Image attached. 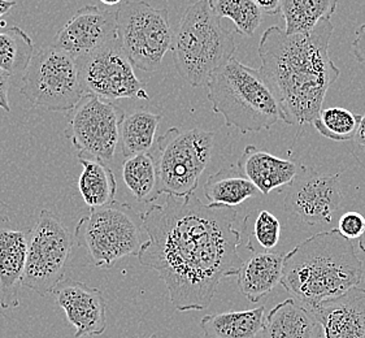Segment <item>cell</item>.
I'll return each mask as SVG.
<instances>
[{"mask_svg":"<svg viewBox=\"0 0 365 338\" xmlns=\"http://www.w3.org/2000/svg\"><path fill=\"white\" fill-rule=\"evenodd\" d=\"M237 215L233 207L205 205L195 195H167L142 213L147 241L139 263L159 273L177 311L208 309L220 282L238 276L243 260Z\"/></svg>","mask_w":365,"mask_h":338,"instance_id":"6da1fadb","label":"cell"},{"mask_svg":"<svg viewBox=\"0 0 365 338\" xmlns=\"http://www.w3.org/2000/svg\"><path fill=\"white\" fill-rule=\"evenodd\" d=\"M361 116L342 107H330L322 111L312 126L322 137L344 142L354 140L358 132Z\"/></svg>","mask_w":365,"mask_h":338,"instance_id":"f1b7e54d","label":"cell"},{"mask_svg":"<svg viewBox=\"0 0 365 338\" xmlns=\"http://www.w3.org/2000/svg\"><path fill=\"white\" fill-rule=\"evenodd\" d=\"M124 111L112 102L86 94L71 111L66 137L78 155L110 162L121 138Z\"/></svg>","mask_w":365,"mask_h":338,"instance_id":"8fae6325","label":"cell"},{"mask_svg":"<svg viewBox=\"0 0 365 338\" xmlns=\"http://www.w3.org/2000/svg\"><path fill=\"white\" fill-rule=\"evenodd\" d=\"M334 0H282L281 14L285 19L287 36H307L336 8Z\"/></svg>","mask_w":365,"mask_h":338,"instance_id":"cb8c5ba5","label":"cell"},{"mask_svg":"<svg viewBox=\"0 0 365 338\" xmlns=\"http://www.w3.org/2000/svg\"><path fill=\"white\" fill-rule=\"evenodd\" d=\"M9 77L6 72L0 69V108L11 112V104L8 99V91H9Z\"/></svg>","mask_w":365,"mask_h":338,"instance_id":"d6a6232c","label":"cell"},{"mask_svg":"<svg viewBox=\"0 0 365 338\" xmlns=\"http://www.w3.org/2000/svg\"><path fill=\"white\" fill-rule=\"evenodd\" d=\"M235 30L222 26L208 0L185 9L173 38L177 72L192 88H202L212 74L234 58Z\"/></svg>","mask_w":365,"mask_h":338,"instance_id":"5b68a950","label":"cell"},{"mask_svg":"<svg viewBox=\"0 0 365 338\" xmlns=\"http://www.w3.org/2000/svg\"><path fill=\"white\" fill-rule=\"evenodd\" d=\"M117 8H81L60 29L53 46L77 59L116 43Z\"/></svg>","mask_w":365,"mask_h":338,"instance_id":"5bb4252c","label":"cell"},{"mask_svg":"<svg viewBox=\"0 0 365 338\" xmlns=\"http://www.w3.org/2000/svg\"><path fill=\"white\" fill-rule=\"evenodd\" d=\"M352 53L359 63L365 64V24H363L355 34L352 42Z\"/></svg>","mask_w":365,"mask_h":338,"instance_id":"1f68e13d","label":"cell"},{"mask_svg":"<svg viewBox=\"0 0 365 338\" xmlns=\"http://www.w3.org/2000/svg\"><path fill=\"white\" fill-rule=\"evenodd\" d=\"M147 338H158V336H156V334H151V336H150V337H147Z\"/></svg>","mask_w":365,"mask_h":338,"instance_id":"74e56055","label":"cell"},{"mask_svg":"<svg viewBox=\"0 0 365 338\" xmlns=\"http://www.w3.org/2000/svg\"><path fill=\"white\" fill-rule=\"evenodd\" d=\"M215 133L203 129L180 130L170 128L160 135L154 155L159 194L177 198L194 195L199 178L211 162Z\"/></svg>","mask_w":365,"mask_h":338,"instance_id":"52a82bcc","label":"cell"},{"mask_svg":"<svg viewBox=\"0 0 365 338\" xmlns=\"http://www.w3.org/2000/svg\"><path fill=\"white\" fill-rule=\"evenodd\" d=\"M287 186L286 210L308 227L325 228L342 208L341 175L320 173L302 165L300 173Z\"/></svg>","mask_w":365,"mask_h":338,"instance_id":"4fadbf2b","label":"cell"},{"mask_svg":"<svg viewBox=\"0 0 365 338\" xmlns=\"http://www.w3.org/2000/svg\"><path fill=\"white\" fill-rule=\"evenodd\" d=\"M85 96H96L104 101L139 99L150 101L145 83L134 72V66L118 43L77 58Z\"/></svg>","mask_w":365,"mask_h":338,"instance_id":"7c38bea8","label":"cell"},{"mask_svg":"<svg viewBox=\"0 0 365 338\" xmlns=\"http://www.w3.org/2000/svg\"><path fill=\"white\" fill-rule=\"evenodd\" d=\"M334 26L322 20L307 36H287L279 26L265 30L259 43V68L277 99L287 126L314 124L329 88L341 71L329 56Z\"/></svg>","mask_w":365,"mask_h":338,"instance_id":"7a4b0ae2","label":"cell"},{"mask_svg":"<svg viewBox=\"0 0 365 338\" xmlns=\"http://www.w3.org/2000/svg\"><path fill=\"white\" fill-rule=\"evenodd\" d=\"M82 173L78 180V189L85 203L91 208L107 206L116 200L117 181L113 172L104 162L78 155Z\"/></svg>","mask_w":365,"mask_h":338,"instance_id":"7402d4cb","label":"cell"},{"mask_svg":"<svg viewBox=\"0 0 365 338\" xmlns=\"http://www.w3.org/2000/svg\"><path fill=\"white\" fill-rule=\"evenodd\" d=\"M257 193L255 185L242 175L237 165L220 169L205 184V195L210 205L234 208L255 197Z\"/></svg>","mask_w":365,"mask_h":338,"instance_id":"603a6c76","label":"cell"},{"mask_svg":"<svg viewBox=\"0 0 365 338\" xmlns=\"http://www.w3.org/2000/svg\"><path fill=\"white\" fill-rule=\"evenodd\" d=\"M254 235L263 249L273 250L281 237L279 220L269 211H260L254 224Z\"/></svg>","mask_w":365,"mask_h":338,"instance_id":"f546056e","label":"cell"},{"mask_svg":"<svg viewBox=\"0 0 365 338\" xmlns=\"http://www.w3.org/2000/svg\"><path fill=\"white\" fill-rule=\"evenodd\" d=\"M16 6H17L16 1L0 0V20H1L4 16H7L8 14L12 11V8L16 7Z\"/></svg>","mask_w":365,"mask_h":338,"instance_id":"d590c367","label":"cell"},{"mask_svg":"<svg viewBox=\"0 0 365 338\" xmlns=\"http://www.w3.org/2000/svg\"><path fill=\"white\" fill-rule=\"evenodd\" d=\"M361 279L354 243L336 228L311 235L286 254L281 285L308 309L344 295Z\"/></svg>","mask_w":365,"mask_h":338,"instance_id":"3957f363","label":"cell"},{"mask_svg":"<svg viewBox=\"0 0 365 338\" xmlns=\"http://www.w3.org/2000/svg\"><path fill=\"white\" fill-rule=\"evenodd\" d=\"M320 324L294 298L270 309L264 324L263 338H320Z\"/></svg>","mask_w":365,"mask_h":338,"instance_id":"ffe728a7","label":"cell"},{"mask_svg":"<svg viewBox=\"0 0 365 338\" xmlns=\"http://www.w3.org/2000/svg\"><path fill=\"white\" fill-rule=\"evenodd\" d=\"M77 245L88 252L98 268H110L123 257L137 255L147 241L142 213L115 200L91 208L74 229Z\"/></svg>","mask_w":365,"mask_h":338,"instance_id":"8992f818","label":"cell"},{"mask_svg":"<svg viewBox=\"0 0 365 338\" xmlns=\"http://www.w3.org/2000/svg\"><path fill=\"white\" fill-rule=\"evenodd\" d=\"M160 121V113L150 111H134L125 115L121 126V148L125 158L150 153L154 148Z\"/></svg>","mask_w":365,"mask_h":338,"instance_id":"484cf974","label":"cell"},{"mask_svg":"<svg viewBox=\"0 0 365 338\" xmlns=\"http://www.w3.org/2000/svg\"><path fill=\"white\" fill-rule=\"evenodd\" d=\"M359 247H360V250L364 251L365 252V233L360 240H359Z\"/></svg>","mask_w":365,"mask_h":338,"instance_id":"8d00e7d4","label":"cell"},{"mask_svg":"<svg viewBox=\"0 0 365 338\" xmlns=\"http://www.w3.org/2000/svg\"><path fill=\"white\" fill-rule=\"evenodd\" d=\"M173 38L167 8L146 1H121L117 8V43L140 71H158Z\"/></svg>","mask_w":365,"mask_h":338,"instance_id":"9c48e42d","label":"cell"},{"mask_svg":"<svg viewBox=\"0 0 365 338\" xmlns=\"http://www.w3.org/2000/svg\"><path fill=\"white\" fill-rule=\"evenodd\" d=\"M34 56L29 34L19 26L0 31V69L8 76L25 73Z\"/></svg>","mask_w":365,"mask_h":338,"instance_id":"4316f807","label":"cell"},{"mask_svg":"<svg viewBox=\"0 0 365 338\" xmlns=\"http://www.w3.org/2000/svg\"><path fill=\"white\" fill-rule=\"evenodd\" d=\"M257 7L265 15L274 16L281 14V0H255Z\"/></svg>","mask_w":365,"mask_h":338,"instance_id":"836d02e7","label":"cell"},{"mask_svg":"<svg viewBox=\"0 0 365 338\" xmlns=\"http://www.w3.org/2000/svg\"><path fill=\"white\" fill-rule=\"evenodd\" d=\"M123 178L139 203H151L160 197L158 168L151 151L126 158L123 163Z\"/></svg>","mask_w":365,"mask_h":338,"instance_id":"d4e9b609","label":"cell"},{"mask_svg":"<svg viewBox=\"0 0 365 338\" xmlns=\"http://www.w3.org/2000/svg\"><path fill=\"white\" fill-rule=\"evenodd\" d=\"M28 257V237L21 230L0 229V306L15 309Z\"/></svg>","mask_w":365,"mask_h":338,"instance_id":"e0dca14e","label":"cell"},{"mask_svg":"<svg viewBox=\"0 0 365 338\" xmlns=\"http://www.w3.org/2000/svg\"><path fill=\"white\" fill-rule=\"evenodd\" d=\"M207 88L213 112L243 134L268 130L281 120L277 99L260 69L235 58L212 74Z\"/></svg>","mask_w":365,"mask_h":338,"instance_id":"277c9868","label":"cell"},{"mask_svg":"<svg viewBox=\"0 0 365 338\" xmlns=\"http://www.w3.org/2000/svg\"><path fill=\"white\" fill-rule=\"evenodd\" d=\"M284 257L279 252H256L247 262H243L237 276L240 292L251 303H257L281 284Z\"/></svg>","mask_w":365,"mask_h":338,"instance_id":"d6986e66","label":"cell"},{"mask_svg":"<svg viewBox=\"0 0 365 338\" xmlns=\"http://www.w3.org/2000/svg\"><path fill=\"white\" fill-rule=\"evenodd\" d=\"M237 168L264 195H268L274 189L292 184L298 175L295 163L277 158L254 145L245 148L237 162Z\"/></svg>","mask_w":365,"mask_h":338,"instance_id":"ac0fdd59","label":"cell"},{"mask_svg":"<svg viewBox=\"0 0 365 338\" xmlns=\"http://www.w3.org/2000/svg\"><path fill=\"white\" fill-rule=\"evenodd\" d=\"M20 93L41 110L73 111L85 96L78 61L55 46L41 48L22 76Z\"/></svg>","mask_w":365,"mask_h":338,"instance_id":"ba28073f","label":"cell"},{"mask_svg":"<svg viewBox=\"0 0 365 338\" xmlns=\"http://www.w3.org/2000/svg\"><path fill=\"white\" fill-rule=\"evenodd\" d=\"M58 306L76 328L74 337L101 336L107 329V304L102 292L77 280H63L53 290Z\"/></svg>","mask_w":365,"mask_h":338,"instance_id":"9a60e30c","label":"cell"},{"mask_svg":"<svg viewBox=\"0 0 365 338\" xmlns=\"http://www.w3.org/2000/svg\"><path fill=\"white\" fill-rule=\"evenodd\" d=\"M265 306L205 315L200 328L205 338H255L263 332Z\"/></svg>","mask_w":365,"mask_h":338,"instance_id":"44dd1931","label":"cell"},{"mask_svg":"<svg viewBox=\"0 0 365 338\" xmlns=\"http://www.w3.org/2000/svg\"><path fill=\"white\" fill-rule=\"evenodd\" d=\"M364 282H365V280H364Z\"/></svg>","mask_w":365,"mask_h":338,"instance_id":"f35d334b","label":"cell"},{"mask_svg":"<svg viewBox=\"0 0 365 338\" xmlns=\"http://www.w3.org/2000/svg\"><path fill=\"white\" fill-rule=\"evenodd\" d=\"M322 327V338H365V289L355 287L344 295L308 309Z\"/></svg>","mask_w":365,"mask_h":338,"instance_id":"2e32d148","label":"cell"},{"mask_svg":"<svg viewBox=\"0 0 365 338\" xmlns=\"http://www.w3.org/2000/svg\"><path fill=\"white\" fill-rule=\"evenodd\" d=\"M355 145L356 148L363 150L365 153V113L361 116L360 120V126H359L358 132L355 134Z\"/></svg>","mask_w":365,"mask_h":338,"instance_id":"e575fe53","label":"cell"},{"mask_svg":"<svg viewBox=\"0 0 365 338\" xmlns=\"http://www.w3.org/2000/svg\"><path fill=\"white\" fill-rule=\"evenodd\" d=\"M338 232L347 240H360L365 233V216L356 211L344 212L338 219Z\"/></svg>","mask_w":365,"mask_h":338,"instance_id":"4dcf8cb0","label":"cell"},{"mask_svg":"<svg viewBox=\"0 0 365 338\" xmlns=\"http://www.w3.org/2000/svg\"><path fill=\"white\" fill-rule=\"evenodd\" d=\"M211 7L220 19L232 20L235 33L252 37L262 24L263 12L254 0H211Z\"/></svg>","mask_w":365,"mask_h":338,"instance_id":"83f0119b","label":"cell"},{"mask_svg":"<svg viewBox=\"0 0 365 338\" xmlns=\"http://www.w3.org/2000/svg\"><path fill=\"white\" fill-rule=\"evenodd\" d=\"M73 235L58 215L43 210L28 237V257L22 287L41 297L52 295L64 280Z\"/></svg>","mask_w":365,"mask_h":338,"instance_id":"30bf717a","label":"cell"}]
</instances>
